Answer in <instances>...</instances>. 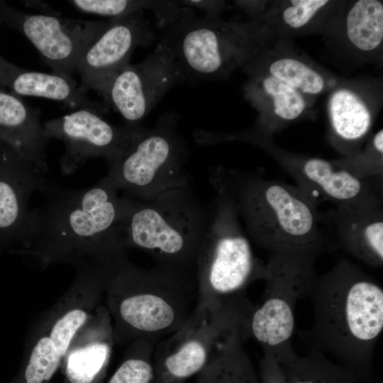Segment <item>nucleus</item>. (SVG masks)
Instances as JSON below:
<instances>
[{"label": "nucleus", "mask_w": 383, "mask_h": 383, "mask_svg": "<svg viewBox=\"0 0 383 383\" xmlns=\"http://www.w3.org/2000/svg\"><path fill=\"white\" fill-rule=\"evenodd\" d=\"M121 196V229L126 249L143 250L157 266L189 278L213 215V201L204 203L191 185L145 199Z\"/></svg>", "instance_id": "nucleus-5"}, {"label": "nucleus", "mask_w": 383, "mask_h": 383, "mask_svg": "<svg viewBox=\"0 0 383 383\" xmlns=\"http://www.w3.org/2000/svg\"><path fill=\"white\" fill-rule=\"evenodd\" d=\"M259 377L260 383H286L279 363L270 356L263 355Z\"/></svg>", "instance_id": "nucleus-32"}, {"label": "nucleus", "mask_w": 383, "mask_h": 383, "mask_svg": "<svg viewBox=\"0 0 383 383\" xmlns=\"http://www.w3.org/2000/svg\"><path fill=\"white\" fill-rule=\"evenodd\" d=\"M252 77L247 92L262 90L272 99L274 113L279 119L292 121L302 114L306 102L301 92L269 74L262 77Z\"/></svg>", "instance_id": "nucleus-28"}, {"label": "nucleus", "mask_w": 383, "mask_h": 383, "mask_svg": "<svg viewBox=\"0 0 383 383\" xmlns=\"http://www.w3.org/2000/svg\"><path fill=\"white\" fill-rule=\"evenodd\" d=\"M179 4L184 7L203 11L206 17L218 18L225 6V2L213 0H181Z\"/></svg>", "instance_id": "nucleus-33"}, {"label": "nucleus", "mask_w": 383, "mask_h": 383, "mask_svg": "<svg viewBox=\"0 0 383 383\" xmlns=\"http://www.w3.org/2000/svg\"><path fill=\"white\" fill-rule=\"evenodd\" d=\"M1 249H2V248H1V245H0V250H1Z\"/></svg>", "instance_id": "nucleus-35"}, {"label": "nucleus", "mask_w": 383, "mask_h": 383, "mask_svg": "<svg viewBox=\"0 0 383 383\" xmlns=\"http://www.w3.org/2000/svg\"><path fill=\"white\" fill-rule=\"evenodd\" d=\"M70 2L82 11L112 18L150 10L153 12L160 29L175 21L184 9L178 1L174 0H74Z\"/></svg>", "instance_id": "nucleus-25"}, {"label": "nucleus", "mask_w": 383, "mask_h": 383, "mask_svg": "<svg viewBox=\"0 0 383 383\" xmlns=\"http://www.w3.org/2000/svg\"><path fill=\"white\" fill-rule=\"evenodd\" d=\"M267 265L265 292L250 311L245 333L262 347L264 355L281 362L296 354L292 344L296 304L308 296L316 273L314 262L307 260L268 257Z\"/></svg>", "instance_id": "nucleus-11"}, {"label": "nucleus", "mask_w": 383, "mask_h": 383, "mask_svg": "<svg viewBox=\"0 0 383 383\" xmlns=\"http://www.w3.org/2000/svg\"><path fill=\"white\" fill-rule=\"evenodd\" d=\"M194 299L189 277L130 261L111 274L104 294L115 345L143 338L158 342L172 334L192 315Z\"/></svg>", "instance_id": "nucleus-4"}, {"label": "nucleus", "mask_w": 383, "mask_h": 383, "mask_svg": "<svg viewBox=\"0 0 383 383\" xmlns=\"http://www.w3.org/2000/svg\"><path fill=\"white\" fill-rule=\"evenodd\" d=\"M40 192L45 202L30 210L16 252L40 270L91 263L113 272L130 262L121 236L122 196L107 176L83 189L47 180Z\"/></svg>", "instance_id": "nucleus-1"}, {"label": "nucleus", "mask_w": 383, "mask_h": 383, "mask_svg": "<svg viewBox=\"0 0 383 383\" xmlns=\"http://www.w3.org/2000/svg\"><path fill=\"white\" fill-rule=\"evenodd\" d=\"M43 126L48 140L55 138L65 143L60 166L65 175L74 173L91 158L104 157L108 163L111 162L145 128L114 126L99 111L87 108L49 120Z\"/></svg>", "instance_id": "nucleus-14"}, {"label": "nucleus", "mask_w": 383, "mask_h": 383, "mask_svg": "<svg viewBox=\"0 0 383 383\" xmlns=\"http://www.w3.org/2000/svg\"><path fill=\"white\" fill-rule=\"evenodd\" d=\"M0 22L27 38L53 73L72 78L82 55L111 18L91 21L27 13L0 1Z\"/></svg>", "instance_id": "nucleus-12"}, {"label": "nucleus", "mask_w": 383, "mask_h": 383, "mask_svg": "<svg viewBox=\"0 0 383 383\" xmlns=\"http://www.w3.org/2000/svg\"><path fill=\"white\" fill-rule=\"evenodd\" d=\"M279 363L286 383H370L350 369L313 350Z\"/></svg>", "instance_id": "nucleus-23"}, {"label": "nucleus", "mask_w": 383, "mask_h": 383, "mask_svg": "<svg viewBox=\"0 0 383 383\" xmlns=\"http://www.w3.org/2000/svg\"><path fill=\"white\" fill-rule=\"evenodd\" d=\"M245 340L242 335L235 336L192 383H260L243 346Z\"/></svg>", "instance_id": "nucleus-24"}, {"label": "nucleus", "mask_w": 383, "mask_h": 383, "mask_svg": "<svg viewBox=\"0 0 383 383\" xmlns=\"http://www.w3.org/2000/svg\"><path fill=\"white\" fill-rule=\"evenodd\" d=\"M180 82L184 79L172 52L158 43L142 62L117 71L99 93L121 114L125 125L140 127L149 112Z\"/></svg>", "instance_id": "nucleus-13"}, {"label": "nucleus", "mask_w": 383, "mask_h": 383, "mask_svg": "<svg viewBox=\"0 0 383 383\" xmlns=\"http://www.w3.org/2000/svg\"><path fill=\"white\" fill-rule=\"evenodd\" d=\"M27 159L11 147L0 145V245L21 244L27 228L31 195L47 179Z\"/></svg>", "instance_id": "nucleus-17"}, {"label": "nucleus", "mask_w": 383, "mask_h": 383, "mask_svg": "<svg viewBox=\"0 0 383 383\" xmlns=\"http://www.w3.org/2000/svg\"><path fill=\"white\" fill-rule=\"evenodd\" d=\"M213 188V215L196 258V304L245 296L250 283L265 281L268 274L267 263L252 251L233 200Z\"/></svg>", "instance_id": "nucleus-7"}, {"label": "nucleus", "mask_w": 383, "mask_h": 383, "mask_svg": "<svg viewBox=\"0 0 383 383\" xmlns=\"http://www.w3.org/2000/svg\"><path fill=\"white\" fill-rule=\"evenodd\" d=\"M347 35L357 49H376L383 39V4L377 0H359L346 18Z\"/></svg>", "instance_id": "nucleus-26"}, {"label": "nucleus", "mask_w": 383, "mask_h": 383, "mask_svg": "<svg viewBox=\"0 0 383 383\" xmlns=\"http://www.w3.org/2000/svg\"><path fill=\"white\" fill-rule=\"evenodd\" d=\"M75 268L68 289L32 326L23 365L11 383H50L77 333L103 304L112 272L91 263Z\"/></svg>", "instance_id": "nucleus-6"}, {"label": "nucleus", "mask_w": 383, "mask_h": 383, "mask_svg": "<svg viewBox=\"0 0 383 383\" xmlns=\"http://www.w3.org/2000/svg\"><path fill=\"white\" fill-rule=\"evenodd\" d=\"M113 345L111 320L103 304L78 331L64 357V383H104Z\"/></svg>", "instance_id": "nucleus-18"}, {"label": "nucleus", "mask_w": 383, "mask_h": 383, "mask_svg": "<svg viewBox=\"0 0 383 383\" xmlns=\"http://www.w3.org/2000/svg\"><path fill=\"white\" fill-rule=\"evenodd\" d=\"M157 35L143 11L111 18V24L87 47L77 64L80 87L99 93L119 70L129 64L137 47L147 48Z\"/></svg>", "instance_id": "nucleus-16"}, {"label": "nucleus", "mask_w": 383, "mask_h": 383, "mask_svg": "<svg viewBox=\"0 0 383 383\" xmlns=\"http://www.w3.org/2000/svg\"><path fill=\"white\" fill-rule=\"evenodd\" d=\"M278 162L296 186L317 205L323 201L342 209L383 208L382 180L360 179L333 161L275 152Z\"/></svg>", "instance_id": "nucleus-15"}, {"label": "nucleus", "mask_w": 383, "mask_h": 383, "mask_svg": "<svg viewBox=\"0 0 383 383\" xmlns=\"http://www.w3.org/2000/svg\"><path fill=\"white\" fill-rule=\"evenodd\" d=\"M157 343L143 338L128 344L122 361L106 383H155L153 353Z\"/></svg>", "instance_id": "nucleus-27"}, {"label": "nucleus", "mask_w": 383, "mask_h": 383, "mask_svg": "<svg viewBox=\"0 0 383 383\" xmlns=\"http://www.w3.org/2000/svg\"><path fill=\"white\" fill-rule=\"evenodd\" d=\"M48 140L39 111L17 95L0 90V145L14 149L44 174Z\"/></svg>", "instance_id": "nucleus-20"}, {"label": "nucleus", "mask_w": 383, "mask_h": 383, "mask_svg": "<svg viewBox=\"0 0 383 383\" xmlns=\"http://www.w3.org/2000/svg\"><path fill=\"white\" fill-rule=\"evenodd\" d=\"M383 147L372 140L367 149L360 154L350 155L333 162L355 177L365 180H382Z\"/></svg>", "instance_id": "nucleus-30"}, {"label": "nucleus", "mask_w": 383, "mask_h": 383, "mask_svg": "<svg viewBox=\"0 0 383 383\" xmlns=\"http://www.w3.org/2000/svg\"><path fill=\"white\" fill-rule=\"evenodd\" d=\"M328 106L331 127L338 146L346 152L351 149L352 152L371 128L370 112L355 93L345 89L332 94Z\"/></svg>", "instance_id": "nucleus-22"}, {"label": "nucleus", "mask_w": 383, "mask_h": 383, "mask_svg": "<svg viewBox=\"0 0 383 383\" xmlns=\"http://www.w3.org/2000/svg\"><path fill=\"white\" fill-rule=\"evenodd\" d=\"M253 304L243 296L198 304L187 322L155 345V383H186L216 360L245 324Z\"/></svg>", "instance_id": "nucleus-8"}, {"label": "nucleus", "mask_w": 383, "mask_h": 383, "mask_svg": "<svg viewBox=\"0 0 383 383\" xmlns=\"http://www.w3.org/2000/svg\"><path fill=\"white\" fill-rule=\"evenodd\" d=\"M311 326L303 334L311 350L369 380L383 331V288L360 266L339 260L316 275L308 294Z\"/></svg>", "instance_id": "nucleus-3"}, {"label": "nucleus", "mask_w": 383, "mask_h": 383, "mask_svg": "<svg viewBox=\"0 0 383 383\" xmlns=\"http://www.w3.org/2000/svg\"><path fill=\"white\" fill-rule=\"evenodd\" d=\"M21 70V67L11 63L0 55V86L9 87Z\"/></svg>", "instance_id": "nucleus-34"}, {"label": "nucleus", "mask_w": 383, "mask_h": 383, "mask_svg": "<svg viewBox=\"0 0 383 383\" xmlns=\"http://www.w3.org/2000/svg\"><path fill=\"white\" fill-rule=\"evenodd\" d=\"M338 248L365 265H383V208L342 209L321 212Z\"/></svg>", "instance_id": "nucleus-19"}, {"label": "nucleus", "mask_w": 383, "mask_h": 383, "mask_svg": "<svg viewBox=\"0 0 383 383\" xmlns=\"http://www.w3.org/2000/svg\"><path fill=\"white\" fill-rule=\"evenodd\" d=\"M9 87L16 95L43 97L66 103L72 107L91 109L104 113L105 104L91 101L86 91L77 87L73 78L21 69Z\"/></svg>", "instance_id": "nucleus-21"}, {"label": "nucleus", "mask_w": 383, "mask_h": 383, "mask_svg": "<svg viewBox=\"0 0 383 383\" xmlns=\"http://www.w3.org/2000/svg\"><path fill=\"white\" fill-rule=\"evenodd\" d=\"M209 181L231 198L249 238L268 257L315 262L338 248L317 204L297 187L223 165L210 170Z\"/></svg>", "instance_id": "nucleus-2"}, {"label": "nucleus", "mask_w": 383, "mask_h": 383, "mask_svg": "<svg viewBox=\"0 0 383 383\" xmlns=\"http://www.w3.org/2000/svg\"><path fill=\"white\" fill-rule=\"evenodd\" d=\"M328 3L326 0H293L282 13L284 23L293 28L306 25L315 14Z\"/></svg>", "instance_id": "nucleus-31"}, {"label": "nucleus", "mask_w": 383, "mask_h": 383, "mask_svg": "<svg viewBox=\"0 0 383 383\" xmlns=\"http://www.w3.org/2000/svg\"><path fill=\"white\" fill-rule=\"evenodd\" d=\"M269 75L301 93L317 94L324 87L322 77L305 63L284 57L274 61L268 68Z\"/></svg>", "instance_id": "nucleus-29"}, {"label": "nucleus", "mask_w": 383, "mask_h": 383, "mask_svg": "<svg viewBox=\"0 0 383 383\" xmlns=\"http://www.w3.org/2000/svg\"><path fill=\"white\" fill-rule=\"evenodd\" d=\"M179 116L162 113L151 129L144 128L111 162L107 177L123 194L145 199L191 185L189 150L178 131Z\"/></svg>", "instance_id": "nucleus-9"}, {"label": "nucleus", "mask_w": 383, "mask_h": 383, "mask_svg": "<svg viewBox=\"0 0 383 383\" xmlns=\"http://www.w3.org/2000/svg\"><path fill=\"white\" fill-rule=\"evenodd\" d=\"M160 30L159 43L172 52L184 82L223 78L251 56L250 26L198 17L191 8L184 7L175 21Z\"/></svg>", "instance_id": "nucleus-10"}]
</instances>
